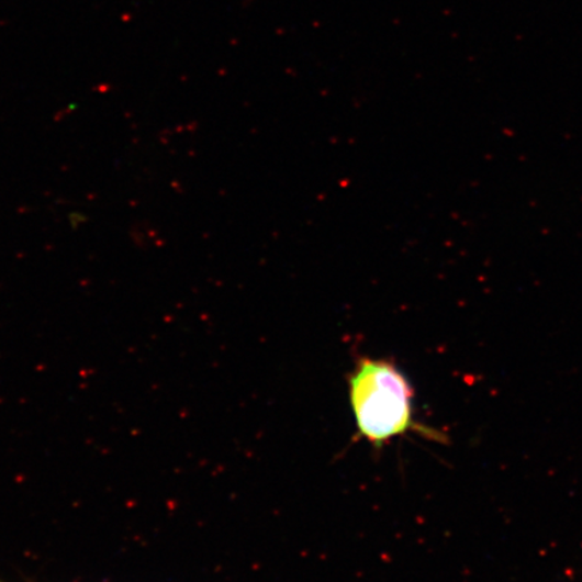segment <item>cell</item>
I'll return each instance as SVG.
<instances>
[{
    "instance_id": "1",
    "label": "cell",
    "mask_w": 582,
    "mask_h": 582,
    "mask_svg": "<svg viewBox=\"0 0 582 582\" xmlns=\"http://www.w3.org/2000/svg\"><path fill=\"white\" fill-rule=\"evenodd\" d=\"M359 432L382 444L413 427V389L400 368L389 360L359 361L349 380Z\"/></svg>"
},
{
    "instance_id": "2",
    "label": "cell",
    "mask_w": 582,
    "mask_h": 582,
    "mask_svg": "<svg viewBox=\"0 0 582 582\" xmlns=\"http://www.w3.org/2000/svg\"><path fill=\"white\" fill-rule=\"evenodd\" d=\"M0 582H3V581H0Z\"/></svg>"
}]
</instances>
